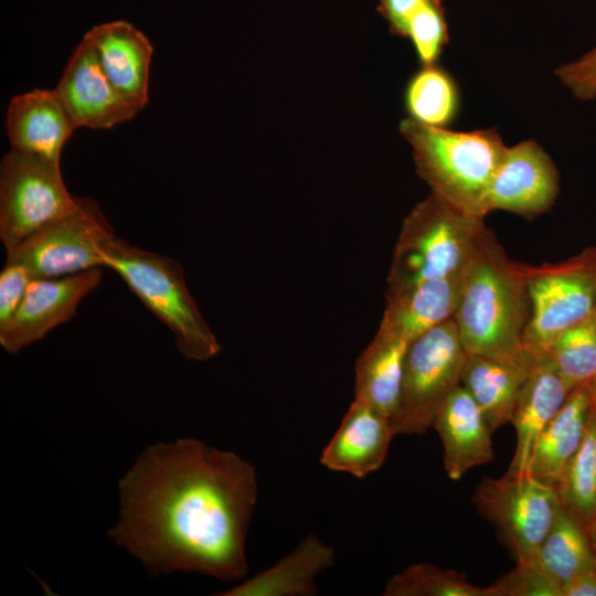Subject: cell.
Segmentation results:
<instances>
[{"label": "cell", "instance_id": "603a6c76", "mask_svg": "<svg viewBox=\"0 0 596 596\" xmlns=\"http://www.w3.org/2000/svg\"><path fill=\"white\" fill-rule=\"evenodd\" d=\"M592 405L590 385L572 391L565 404L539 436L528 472L556 488L566 465L584 439Z\"/></svg>", "mask_w": 596, "mask_h": 596}, {"label": "cell", "instance_id": "d590c367", "mask_svg": "<svg viewBox=\"0 0 596 596\" xmlns=\"http://www.w3.org/2000/svg\"><path fill=\"white\" fill-rule=\"evenodd\" d=\"M593 406L596 409V381L590 385Z\"/></svg>", "mask_w": 596, "mask_h": 596}, {"label": "cell", "instance_id": "f546056e", "mask_svg": "<svg viewBox=\"0 0 596 596\" xmlns=\"http://www.w3.org/2000/svg\"><path fill=\"white\" fill-rule=\"evenodd\" d=\"M486 596H563L562 586L533 561L517 566L486 587Z\"/></svg>", "mask_w": 596, "mask_h": 596}, {"label": "cell", "instance_id": "484cf974", "mask_svg": "<svg viewBox=\"0 0 596 596\" xmlns=\"http://www.w3.org/2000/svg\"><path fill=\"white\" fill-rule=\"evenodd\" d=\"M563 508L587 529L596 510V409L592 405L584 439L556 486Z\"/></svg>", "mask_w": 596, "mask_h": 596}, {"label": "cell", "instance_id": "3957f363", "mask_svg": "<svg viewBox=\"0 0 596 596\" xmlns=\"http://www.w3.org/2000/svg\"><path fill=\"white\" fill-rule=\"evenodd\" d=\"M400 131L413 150L418 175L432 193L479 217L507 146L494 128L456 131L405 118Z\"/></svg>", "mask_w": 596, "mask_h": 596}, {"label": "cell", "instance_id": "ffe728a7", "mask_svg": "<svg viewBox=\"0 0 596 596\" xmlns=\"http://www.w3.org/2000/svg\"><path fill=\"white\" fill-rule=\"evenodd\" d=\"M533 359L534 352L528 349L514 359L468 354L460 384L476 401L492 432L511 422Z\"/></svg>", "mask_w": 596, "mask_h": 596}, {"label": "cell", "instance_id": "83f0119b", "mask_svg": "<svg viewBox=\"0 0 596 596\" xmlns=\"http://www.w3.org/2000/svg\"><path fill=\"white\" fill-rule=\"evenodd\" d=\"M383 595L486 596V587L471 584L464 573L430 563H417L390 577Z\"/></svg>", "mask_w": 596, "mask_h": 596}, {"label": "cell", "instance_id": "7c38bea8", "mask_svg": "<svg viewBox=\"0 0 596 596\" xmlns=\"http://www.w3.org/2000/svg\"><path fill=\"white\" fill-rule=\"evenodd\" d=\"M560 192L557 168L534 140L507 147L492 178L488 213L496 210L532 219L546 212Z\"/></svg>", "mask_w": 596, "mask_h": 596}, {"label": "cell", "instance_id": "4316f807", "mask_svg": "<svg viewBox=\"0 0 596 596\" xmlns=\"http://www.w3.org/2000/svg\"><path fill=\"white\" fill-rule=\"evenodd\" d=\"M574 390L596 381V315L570 328L543 351Z\"/></svg>", "mask_w": 596, "mask_h": 596}, {"label": "cell", "instance_id": "1f68e13d", "mask_svg": "<svg viewBox=\"0 0 596 596\" xmlns=\"http://www.w3.org/2000/svg\"><path fill=\"white\" fill-rule=\"evenodd\" d=\"M33 280L23 266L6 263L0 274V329L12 318Z\"/></svg>", "mask_w": 596, "mask_h": 596}, {"label": "cell", "instance_id": "836d02e7", "mask_svg": "<svg viewBox=\"0 0 596 596\" xmlns=\"http://www.w3.org/2000/svg\"><path fill=\"white\" fill-rule=\"evenodd\" d=\"M563 596H596V570L584 572L562 587Z\"/></svg>", "mask_w": 596, "mask_h": 596}, {"label": "cell", "instance_id": "9c48e42d", "mask_svg": "<svg viewBox=\"0 0 596 596\" xmlns=\"http://www.w3.org/2000/svg\"><path fill=\"white\" fill-rule=\"evenodd\" d=\"M60 162L11 149L0 163V240L6 253L77 203Z\"/></svg>", "mask_w": 596, "mask_h": 596}, {"label": "cell", "instance_id": "d6986e66", "mask_svg": "<svg viewBox=\"0 0 596 596\" xmlns=\"http://www.w3.org/2000/svg\"><path fill=\"white\" fill-rule=\"evenodd\" d=\"M461 274L385 295L386 305L379 328L411 343L453 318L459 299Z\"/></svg>", "mask_w": 596, "mask_h": 596}, {"label": "cell", "instance_id": "5bb4252c", "mask_svg": "<svg viewBox=\"0 0 596 596\" xmlns=\"http://www.w3.org/2000/svg\"><path fill=\"white\" fill-rule=\"evenodd\" d=\"M395 435V428L385 415L353 400L323 448L320 462L329 470L364 478L383 465Z\"/></svg>", "mask_w": 596, "mask_h": 596}, {"label": "cell", "instance_id": "cb8c5ba5", "mask_svg": "<svg viewBox=\"0 0 596 596\" xmlns=\"http://www.w3.org/2000/svg\"><path fill=\"white\" fill-rule=\"evenodd\" d=\"M403 100L407 118L436 128H448L460 110L458 85L438 64L421 65L411 75Z\"/></svg>", "mask_w": 596, "mask_h": 596}, {"label": "cell", "instance_id": "4dcf8cb0", "mask_svg": "<svg viewBox=\"0 0 596 596\" xmlns=\"http://www.w3.org/2000/svg\"><path fill=\"white\" fill-rule=\"evenodd\" d=\"M555 76L579 100L596 99V44L582 56L555 70Z\"/></svg>", "mask_w": 596, "mask_h": 596}, {"label": "cell", "instance_id": "d4e9b609", "mask_svg": "<svg viewBox=\"0 0 596 596\" xmlns=\"http://www.w3.org/2000/svg\"><path fill=\"white\" fill-rule=\"evenodd\" d=\"M531 561L562 587L596 570V554L585 529L564 508Z\"/></svg>", "mask_w": 596, "mask_h": 596}, {"label": "cell", "instance_id": "52a82bcc", "mask_svg": "<svg viewBox=\"0 0 596 596\" xmlns=\"http://www.w3.org/2000/svg\"><path fill=\"white\" fill-rule=\"evenodd\" d=\"M477 511L498 531L517 563L533 558L563 505L557 489L528 471L509 469L475 489Z\"/></svg>", "mask_w": 596, "mask_h": 596}, {"label": "cell", "instance_id": "e0dca14e", "mask_svg": "<svg viewBox=\"0 0 596 596\" xmlns=\"http://www.w3.org/2000/svg\"><path fill=\"white\" fill-rule=\"evenodd\" d=\"M433 428L444 448V466L451 480L494 459L492 429L472 396L460 384L436 414Z\"/></svg>", "mask_w": 596, "mask_h": 596}, {"label": "cell", "instance_id": "9a60e30c", "mask_svg": "<svg viewBox=\"0 0 596 596\" xmlns=\"http://www.w3.org/2000/svg\"><path fill=\"white\" fill-rule=\"evenodd\" d=\"M85 36L116 91L138 111L142 110L149 100V68L153 54L149 39L124 20L95 25Z\"/></svg>", "mask_w": 596, "mask_h": 596}, {"label": "cell", "instance_id": "7a4b0ae2", "mask_svg": "<svg viewBox=\"0 0 596 596\" xmlns=\"http://www.w3.org/2000/svg\"><path fill=\"white\" fill-rule=\"evenodd\" d=\"M530 316L528 265L511 260L487 230L461 274L454 313L468 354L514 359Z\"/></svg>", "mask_w": 596, "mask_h": 596}, {"label": "cell", "instance_id": "2e32d148", "mask_svg": "<svg viewBox=\"0 0 596 596\" xmlns=\"http://www.w3.org/2000/svg\"><path fill=\"white\" fill-rule=\"evenodd\" d=\"M77 129L56 89H33L9 103L6 131L11 149L58 161Z\"/></svg>", "mask_w": 596, "mask_h": 596}, {"label": "cell", "instance_id": "e575fe53", "mask_svg": "<svg viewBox=\"0 0 596 596\" xmlns=\"http://www.w3.org/2000/svg\"><path fill=\"white\" fill-rule=\"evenodd\" d=\"M592 547L596 554V510L590 519V522L586 529Z\"/></svg>", "mask_w": 596, "mask_h": 596}, {"label": "cell", "instance_id": "4fadbf2b", "mask_svg": "<svg viewBox=\"0 0 596 596\" xmlns=\"http://www.w3.org/2000/svg\"><path fill=\"white\" fill-rule=\"evenodd\" d=\"M55 89L77 128L107 129L139 113L109 82L85 35L74 50Z\"/></svg>", "mask_w": 596, "mask_h": 596}, {"label": "cell", "instance_id": "5b68a950", "mask_svg": "<svg viewBox=\"0 0 596 596\" xmlns=\"http://www.w3.org/2000/svg\"><path fill=\"white\" fill-rule=\"evenodd\" d=\"M104 267L116 272L143 305L173 333L179 352L206 361L221 345L191 295L182 266L116 235L103 248Z\"/></svg>", "mask_w": 596, "mask_h": 596}, {"label": "cell", "instance_id": "d6a6232c", "mask_svg": "<svg viewBox=\"0 0 596 596\" xmlns=\"http://www.w3.org/2000/svg\"><path fill=\"white\" fill-rule=\"evenodd\" d=\"M425 0H379L377 12L392 34L405 38L408 21Z\"/></svg>", "mask_w": 596, "mask_h": 596}, {"label": "cell", "instance_id": "f1b7e54d", "mask_svg": "<svg viewBox=\"0 0 596 596\" xmlns=\"http://www.w3.org/2000/svg\"><path fill=\"white\" fill-rule=\"evenodd\" d=\"M405 38L421 65L437 64L449 42L443 0H425L411 17Z\"/></svg>", "mask_w": 596, "mask_h": 596}, {"label": "cell", "instance_id": "ba28073f", "mask_svg": "<svg viewBox=\"0 0 596 596\" xmlns=\"http://www.w3.org/2000/svg\"><path fill=\"white\" fill-rule=\"evenodd\" d=\"M528 292L523 345L543 352L561 333L596 315V246L560 263L528 265Z\"/></svg>", "mask_w": 596, "mask_h": 596}, {"label": "cell", "instance_id": "6da1fadb", "mask_svg": "<svg viewBox=\"0 0 596 596\" xmlns=\"http://www.w3.org/2000/svg\"><path fill=\"white\" fill-rule=\"evenodd\" d=\"M109 536L153 575L198 573L238 581L258 497L255 467L194 438L149 446L119 480Z\"/></svg>", "mask_w": 596, "mask_h": 596}, {"label": "cell", "instance_id": "ac0fdd59", "mask_svg": "<svg viewBox=\"0 0 596 596\" xmlns=\"http://www.w3.org/2000/svg\"><path fill=\"white\" fill-rule=\"evenodd\" d=\"M573 389L561 376L544 352H534L533 363L523 382L511 418L517 445L510 468L526 471L534 445L565 404Z\"/></svg>", "mask_w": 596, "mask_h": 596}, {"label": "cell", "instance_id": "277c9868", "mask_svg": "<svg viewBox=\"0 0 596 596\" xmlns=\"http://www.w3.org/2000/svg\"><path fill=\"white\" fill-rule=\"evenodd\" d=\"M483 220L430 192L403 221L385 295L461 274L488 230Z\"/></svg>", "mask_w": 596, "mask_h": 596}, {"label": "cell", "instance_id": "8fae6325", "mask_svg": "<svg viewBox=\"0 0 596 596\" xmlns=\"http://www.w3.org/2000/svg\"><path fill=\"white\" fill-rule=\"evenodd\" d=\"M102 277V267H96L63 277L34 279L12 318L0 329L1 347L15 354L67 322L76 315L79 302L98 287Z\"/></svg>", "mask_w": 596, "mask_h": 596}, {"label": "cell", "instance_id": "7402d4cb", "mask_svg": "<svg viewBox=\"0 0 596 596\" xmlns=\"http://www.w3.org/2000/svg\"><path fill=\"white\" fill-rule=\"evenodd\" d=\"M408 344L400 337L379 328L355 363L354 400L381 412L392 422L394 428Z\"/></svg>", "mask_w": 596, "mask_h": 596}, {"label": "cell", "instance_id": "44dd1931", "mask_svg": "<svg viewBox=\"0 0 596 596\" xmlns=\"http://www.w3.org/2000/svg\"><path fill=\"white\" fill-rule=\"evenodd\" d=\"M334 549L315 534H309L287 555L234 587L222 596H313L316 577L333 566Z\"/></svg>", "mask_w": 596, "mask_h": 596}, {"label": "cell", "instance_id": "8992f818", "mask_svg": "<svg viewBox=\"0 0 596 596\" xmlns=\"http://www.w3.org/2000/svg\"><path fill=\"white\" fill-rule=\"evenodd\" d=\"M468 352L454 318L408 344L395 432L423 435L449 394L460 385Z\"/></svg>", "mask_w": 596, "mask_h": 596}, {"label": "cell", "instance_id": "30bf717a", "mask_svg": "<svg viewBox=\"0 0 596 596\" xmlns=\"http://www.w3.org/2000/svg\"><path fill=\"white\" fill-rule=\"evenodd\" d=\"M114 236L98 203L78 198L70 212L8 252L6 263L23 266L33 279L74 275L104 267L103 248Z\"/></svg>", "mask_w": 596, "mask_h": 596}]
</instances>
